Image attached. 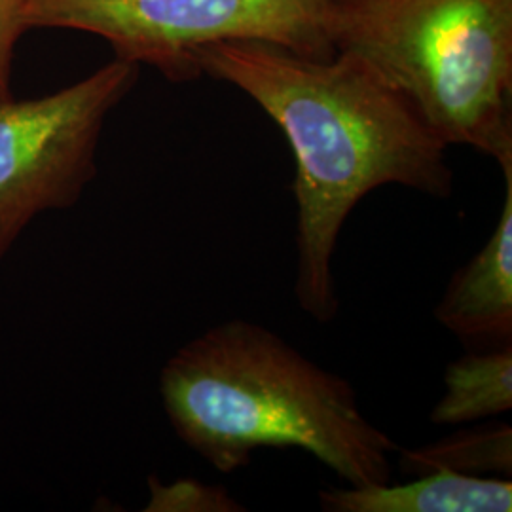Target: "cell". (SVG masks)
Wrapping results in <instances>:
<instances>
[{
  "label": "cell",
  "mask_w": 512,
  "mask_h": 512,
  "mask_svg": "<svg viewBox=\"0 0 512 512\" xmlns=\"http://www.w3.org/2000/svg\"><path fill=\"white\" fill-rule=\"evenodd\" d=\"M329 0H21L25 29H71L107 40L116 59L169 82L200 78L194 55L230 40H262L330 57Z\"/></svg>",
  "instance_id": "cell-4"
},
{
  "label": "cell",
  "mask_w": 512,
  "mask_h": 512,
  "mask_svg": "<svg viewBox=\"0 0 512 512\" xmlns=\"http://www.w3.org/2000/svg\"><path fill=\"white\" fill-rule=\"evenodd\" d=\"M397 454L408 475L454 471L461 475L505 478L512 475V429L503 423L478 425L420 448H399Z\"/></svg>",
  "instance_id": "cell-9"
},
{
  "label": "cell",
  "mask_w": 512,
  "mask_h": 512,
  "mask_svg": "<svg viewBox=\"0 0 512 512\" xmlns=\"http://www.w3.org/2000/svg\"><path fill=\"white\" fill-rule=\"evenodd\" d=\"M194 61L202 76L238 88L283 131L296 167L294 296L317 323L334 321L340 298L332 260L351 211L391 184L450 198V147L355 55L310 57L272 42L230 40L198 50Z\"/></svg>",
  "instance_id": "cell-1"
},
{
  "label": "cell",
  "mask_w": 512,
  "mask_h": 512,
  "mask_svg": "<svg viewBox=\"0 0 512 512\" xmlns=\"http://www.w3.org/2000/svg\"><path fill=\"white\" fill-rule=\"evenodd\" d=\"M148 512H232L245 511L222 486H209L198 480H177L169 486L150 476Z\"/></svg>",
  "instance_id": "cell-10"
},
{
  "label": "cell",
  "mask_w": 512,
  "mask_h": 512,
  "mask_svg": "<svg viewBox=\"0 0 512 512\" xmlns=\"http://www.w3.org/2000/svg\"><path fill=\"white\" fill-rule=\"evenodd\" d=\"M512 408V344L467 353L444 372V393L431 412L437 425L490 420Z\"/></svg>",
  "instance_id": "cell-8"
},
{
  "label": "cell",
  "mask_w": 512,
  "mask_h": 512,
  "mask_svg": "<svg viewBox=\"0 0 512 512\" xmlns=\"http://www.w3.org/2000/svg\"><path fill=\"white\" fill-rule=\"evenodd\" d=\"M21 0H0V101L12 97L10 78L19 37L25 33Z\"/></svg>",
  "instance_id": "cell-11"
},
{
  "label": "cell",
  "mask_w": 512,
  "mask_h": 512,
  "mask_svg": "<svg viewBox=\"0 0 512 512\" xmlns=\"http://www.w3.org/2000/svg\"><path fill=\"white\" fill-rule=\"evenodd\" d=\"M505 200L492 238L450 279L435 317L476 348L512 344V167L501 169Z\"/></svg>",
  "instance_id": "cell-6"
},
{
  "label": "cell",
  "mask_w": 512,
  "mask_h": 512,
  "mask_svg": "<svg viewBox=\"0 0 512 512\" xmlns=\"http://www.w3.org/2000/svg\"><path fill=\"white\" fill-rule=\"evenodd\" d=\"M137 80L139 65L114 57L52 95L0 101V260L40 213L82 198L105 122Z\"/></svg>",
  "instance_id": "cell-5"
},
{
  "label": "cell",
  "mask_w": 512,
  "mask_h": 512,
  "mask_svg": "<svg viewBox=\"0 0 512 512\" xmlns=\"http://www.w3.org/2000/svg\"><path fill=\"white\" fill-rule=\"evenodd\" d=\"M329 512H509L512 482L503 476L431 471L391 486H349L319 492Z\"/></svg>",
  "instance_id": "cell-7"
},
{
  "label": "cell",
  "mask_w": 512,
  "mask_h": 512,
  "mask_svg": "<svg viewBox=\"0 0 512 512\" xmlns=\"http://www.w3.org/2000/svg\"><path fill=\"white\" fill-rule=\"evenodd\" d=\"M160 395L177 437L220 473L262 448H300L349 486L391 482L401 446L368 421L353 385L264 325L230 319L186 342Z\"/></svg>",
  "instance_id": "cell-2"
},
{
  "label": "cell",
  "mask_w": 512,
  "mask_h": 512,
  "mask_svg": "<svg viewBox=\"0 0 512 512\" xmlns=\"http://www.w3.org/2000/svg\"><path fill=\"white\" fill-rule=\"evenodd\" d=\"M325 25L448 147L512 167V0H329Z\"/></svg>",
  "instance_id": "cell-3"
}]
</instances>
